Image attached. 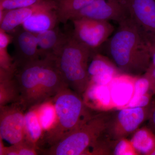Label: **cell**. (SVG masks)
Returning <instances> with one entry per match:
<instances>
[{"mask_svg":"<svg viewBox=\"0 0 155 155\" xmlns=\"http://www.w3.org/2000/svg\"><path fill=\"white\" fill-rule=\"evenodd\" d=\"M119 27L106 42V49L120 71L129 75L146 72L151 58L144 30L131 17Z\"/></svg>","mask_w":155,"mask_h":155,"instance_id":"cell-1","label":"cell"},{"mask_svg":"<svg viewBox=\"0 0 155 155\" xmlns=\"http://www.w3.org/2000/svg\"><path fill=\"white\" fill-rule=\"evenodd\" d=\"M20 92V104L25 112L51 99L68 87L54 59L45 58L18 68L15 73Z\"/></svg>","mask_w":155,"mask_h":155,"instance_id":"cell-2","label":"cell"},{"mask_svg":"<svg viewBox=\"0 0 155 155\" xmlns=\"http://www.w3.org/2000/svg\"><path fill=\"white\" fill-rule=\"evenodd\" d=\"M52 100L55 120L39 141L40 149L44 146L47 148L55 144L92 116L81 95L69 87L61 89Z\"/></svg>","mask_w":155,"mask_h":155,"instance_id":"cell-3","label":"cell"},{"mask_svg":"<svg viewBox=\"0 0 155 155\" xmlns=\"http://www.w3.org/2000/svg\"><path fill=\"white\" fill-rule=\"evenodd\" d=\"M93 51L69 34L65 43L54 59L68 87L83 94L89 86L87 68Z\"/></svg>","mask_w":155,"mask_h":155,"instance_id":"cell-4","label":"cell"},{"mask_svg":"<svg viewBox=\"0 0 155 155\" xmlns=\"http://www.w3.org/2000/svg\"><path fill=\"white\" fill-rule=\"evenodd\" d=\"M105 127L100 115L92 116L80 127L70 132L55 144L40 150V154L80 155L87 153L100 139Z\"/></svg>","mask_w":155,"mask_h":155,"instance_id":"cell-5","label":"cell"},{"mask_svg":"<svg viewBox=\"0 0 155 155\" xmlns=\"http://www.w3.org/2000/svg\"><path fill=\"white\" fill-rule=\"evenodd\" d=\"M73 36L92 51L106 43L115 31L109 21L80 18L72 20Z\"/></svg>","mask_w":155,"mask_h":155,"instance_id":"cell-6","label":"cell"},{"mask_svg":"<svg viewBox=\"0 0 155 155\" xmlns=\"http://www.w3.org/2000/svg\"><path fill=\"white\" fill-rule=\"evenodd\" d=\"M130 17L127 0H94L78 11L71 20L87 18L114 21L119 24Z\"/></svg>","mask_w":155,"mask_h":155,"instance_id":"cell-7","label":"cell"},{"mask_svg":"<svg viewBox=\"0 0 155 155\" xmlns=\"http://www.w3.org/2000/svg\"><path fill=\"white\" fill-rule=\"evenodd\" d=\"M25 111L19 103L0 107V137L11 145L25 139Z\"/></svg>","mask_w":155,"mask_h":155,"instance_id":"cell-8","label":"cell"},{"mask_svg":"<svg viewBox=\"0 0 155 155\" xmlns=\"http://www.w3.org/2000/svg\"><path fill=\"white\" fill-rule=\"evenodd\" d=\"M9 33L13 37V58L17 69L41 59L36 34L19 26Z\"/></svg>","mask_w":155,"mask_h":155,"instance_id":"cell-9","label":"cell"},{"mask_svg":"<svg viewBox=\"0 0 155 155\" xmlns=\"http://www.w3.org/2000/svg\"><path fill=\"white\" fill-rule=\"evenodd\" d=\"M49 9H56L54 0H44L29 7L0 11V28L10 33L22 25L33 14Z\"/></svg>","mask_w":155,"mask_h":155,"instance_id":"cell-10","label":"cell"},{"mask_svg":"<svg viewBox=\"0 0 155 155\" xmlns=\"http://www.w3.org/2000/svg\"><path fill=\"white\" fill-rule=\"evenodd\" d=\"M92 56L91 62L87 68L90 83L108 85L119 74V69L108 58L101 54H95Z\"/></svg>","mask_w":155,"mask_h":155,"instance_id":"cell-11","label":"cell"},{"mask_svg":"<svg viewBox=\"0 0 155 155\" xmlns=\"http://www.w3.org/2000/svg\"><path fill=\"white\" fill-rule=\"evenodd\" d=\"M130 16L143 29L155 35V0H127Z\"/></svg>","mask_w":155,"mask_h":155,"instance_id":"cell-12","label":"cell"},{"mask_svg":"<svg viewBox=\"0 0 155 155\" xmlns=\"http://www.w3.org/2000/svg\"><path fill=\"white\" fill-rule=\"evenodd\" d=\"M36 35L41 59H54L67 40L69 34L63 33L57 26Z\"/></svg>","mask_w":155,"mask_h":155,"instance_id":"cell-13","label":"cell"},{"mask_svg":"<svg viewBox=\"0 0 155 155\" xmlns=\"http://www.w3.org/2000/svg\"><path fill=\"white\" fill-rule=\"evenodd\" d=\"M134 78L129 74L116 75L110 84L112 103L118 107L127 106L133 95Z\"/></svg>","mask_w":155,"mask_h":155,"instance_id":"cell-14","label":"cell"},{"mask_svg":"<svg viewBox=\"0 0 155 155\" xmlns=\"http://www.w3.org/2000/svg\"><path fill=\"white\" fill-rule=\"evenodd\" d=\"M59 22L55 9H49L33 14L22 25L25 30L38 34L54 28Z\"/></svg>","mask_w":155,"mask_h":155,"instance_id":"cell-15","label":"cell"},{"mask_svg":"<svg viewBox=\"0 0 155 155\" xmlns=\"http://www.w3.org/2000/svg\"><path fill=\"white\" fill-rule=\"evenodd\" d=\"M12 40L11 34L0 28V81L14 78L17 70L14 59L8 51Z\"/></svg>","mask_w":155,"mask_h":155,"instance_id":"cell-16","label":"cell"},{"mask_svg":"<svg viewBox=\"0 0 155 155\" xmlns=\"http://www.w3.org/2000/svg\"><path fill=\"white\" fill-rule=\"evenodd\" d=\"M84 95V101L87 106L93 107L106 108L110 105V91L107 85L90 83Z\"/></svg>","mask_w":155,"mask_h":155,"instance_id":"cell-17","label":"cell"},{"mask_svg":"<svg viewBox=\"0 0 155 155\" xmlns=\"http://www.w3.org/2000/svg\"><path fill=\"white\" fill-rule=\"evenodd\" d=\"M145 112L142 107L122 109L118 114L119 125L127 133H131L139 127L145 118Z\"/></svg>","mask_w":155,"mask_h":155,"instance_id":"cell-18","label":"cell"},{"mask_svg":"<svg viewBox=\"0 0 155 155\" xmlns=\"http://www.w3.org/2000/svg\"><path fill=\"white\" fill-rule=\"evenodd\" d=\"M59 22L66 23L84 7L94 0H54Z\"/></svg>","mask_w":155,"mask_h":155,"instance_id":"cell-19","label":"cell"},{"mask_svg":"<svg viewBox=\"0 0 155 155\" xmlns=\"http://www.w3.org/2000/svg\"><path fill=\"white\" fill-rule=\"evenodd\" d=\"M25 139L38 146L44 131L35 107L25 111Z\"/></svg>","mask_w":155,"mask_h":155,"instance_id":"cell-20","label":"cell"},{"mask_svg":"<svg viewBox=\"0 0 155 155\" xmlns=\"http://www.w3.org/2000/svg\"><path fill=\"white\" fill-rule=\"evenodd\" d=\"M20 92L15 77L0 81V107L20 103Z\"/></svg>","mask_w":155,"mask_h":155,"instance_id":"cell-21","label":"cell"},{"mask_svg":"<svg viewBox=\"0 0 155 155\" xmlns=\"http://www.w3.org/2000/svg\"><path fill=\"white\" fill-rule=\"evenodd\" d=\"M130 143L137 151L150 154L155 147V137L148 130L141 129L134 134Z\"/></svg>","mask_w":155,"mask_h":155,"instance_id":"cell-22","label":"cell"},{"mask_svg":"<svg viewBox=\"0 0 155 155\" xmlns=\"http://www.w3.org/2000/svg\"><path fill=\"white\" fill-rule=\"evenodd\" d=\"M52 99L35 106L44 133L51 127L55 120V110Z\"/></svg>","mask_w":155,"mask_h":155,"instance_id":"cell-23","label":"cell"},{"mask_svg":"<svg viewBox=\"0 0 155 155\" xmlns=\"http://www.w3.org/2000/svg\"><path fill=\"white\" fill-rule=\"evenodd\" d=\"M40 154L38 145L25 139L23 141L5 147L0 155H37Z\"/></svg>","mask_w":155,"mask_h":155,"instance_id":"cell-24","label":"cell"},{"mask_svg":"<svg viewBox=\"0 0 155 155\" xmlns=\"http://www.w3.org/2000/svg\"><path fill=\"white\" fill-rule=\"evenodd\" d=\"M44 0H0V11L11 10L33 5Z\"/></svg>","mask_w":155,"mask_h":155,"instance_id":"cell-25","label":"cell"},{"mask_svg":"<svg viewBox=\"0 0 155 155\" xmlns=\"http://www.w3.org/2000/svg\"><path fill=\"white\" fill-rule=\"evenodd\" d=\"M151 82V81L147 75L145 77L135 79L133 95L141 96L146 94Z\"/></svg>","mask_w":155,"mask_h":155,"instance_id":"cell-26","label":"cell"},{"mask_svg":"<svg viewBox=\"0 0 155 155\" xmlns=\"http://www.w3.org/2000/svg\"><path fill=\"white\" fill-rule=\"evenodd\" d=\"M131 143L125 140H120L116 144L114 153L116 155H132L135 154V151Z\"/></svg>","mask_w":155,"mask_h":155,"instance_id":"cell-27","label":"cell"},{"mask_svg":"<svg viewBox=\"0 0 155 155\" xmlns=\"http://www.w3.org/2000/svg\"><path fill=\"white\" fill-rule=\"evenodd\" d=\"M150 99L147 95L141 96L133 95L127 105L129 108L143 107L148 104Z\"/></svg>","mask_w":155,"mask_h":155,"instance_id":"cell-28","label":"cell"},{"mask_svg":"<svg viewBox=\"0 0 155 155\" xmlns=\"http://www.w3.org/2000/svg\"><path fill=\"white\" fill-rule=\"evenodd\" d=\"M145 34L151 58V64L155 67V35L146 31Z\"/></svg>","mask_w":155,"mask_h":155,"instance_id":"cell-29","label":"cell"},{"mask_svg":"<svg viewBox=\"0 0 155 155\" xmlns=\"http://www.w3.org/2000/svg\"><path fill=\"white\" fill-rule=\"evenodd\" d=\"M152 121L154 125L155 126V108L153 111L152 114Z\"/></svg>","mask_w":155,"mask_h":155,"instance_id":"cell-30","label":"cell"},{"mask_svg":"<svg viewBox=\"0 0 155 155\" xmlns=\"http://www.w3.org/2000/svg\"><path fill=\"white\" fill-rule=\"evenodd\" d=\"M150 155H155V148L154 149V150H153L152 152L150 153Z\"/></svg>","mask_w":155,"mask_h":155,"instance_id":"cell-31","label":"cell"}]
</instances>
